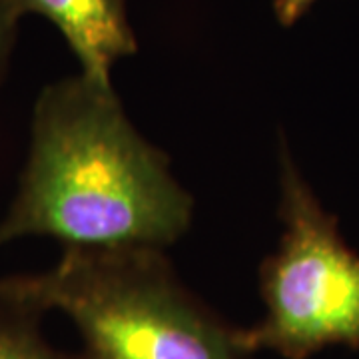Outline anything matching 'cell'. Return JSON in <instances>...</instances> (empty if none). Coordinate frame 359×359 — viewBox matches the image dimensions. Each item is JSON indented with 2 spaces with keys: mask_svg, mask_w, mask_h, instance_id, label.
Segmentation results:
<instances>
[{
  "mask_svg": "<svg viewBox=\"0 0 359 359\" xmlns=\"http://www.w3.org/2000/svg\"><path fill=\"white\" fill-rule=\"evenodd\" d=\"M192 214V196L134 128L112 82L80 72L40 92L0 245L46 236L65 248L164 250L188 231Z\"/></svg>",
  "mask_w": 359,
  "mask_h": 359,
  "instance_id": "1",
  "label": "cell"
},
{
  "mask_svg": "<svg viewBox=\"0 0 359 359\" xmlns=\"http://www.w3.org/2000/svg\"><path fill=\"white\" fill-rule=\"evenodd\" d=\"M0 299L58 309L84 341L80 359H254L231 327L184 287L162 250L65 248L42 273L0 280Z\"/></svg>",
  "mask_w": 359,
  "mask_h": 359,
  "instance_id": "2",
  "label": "cell"
},
{
  "mask_svg": "<svg viewBox=\"0 0 359 359\" xmlns=\"http://www.w3.org/2000/svg\"><path fill=\"white\" fill-rule=\"evenodd\" d=\"M280 190L282 240L259 268L266 313L242 330V344L252 353L268 349L285 359H308L327 346L358 349L359 254L344 242L337 219L323 210L285 144Z\"/></svg>",
  "mask_w": 359,
  "mask_h": 359,
  "instance_id": "3",
  "label": "cell"
},
{
  "mask_svg": "<svg viewBox=\"0 0 359 359\" xmlns=\"http://www.w3.org/2000/svg\"><path fill=\"white\" fill-rule=\"evenodd\" d=\"M25 14L56 26L80 62V72L112 82V68L138 50L126 0H18Z\"/></svg>",
  "mask_w": 359,
  "mask_h": 359,
  "instance_id": "4",
  "label": "cell"
},
{
  "mask_svg": "<svg viewBox=\"0 0 359 359\" xmlns=\"http://www.w3.org/2000/svg\"><path fill=\"white\" fill-rule=\"evenodd\" d=\"M40 313L0 299V359H80L46 344Z\"/></svg>",
  "mask_w": 359,
  "mask_h": 359,
  "instance_id": "5",
  "label": "cell"
},
{
  "mask_svg": "<svg viewBox=\"0 0 359 359\" xmlns=\"http://www.w3.org/2000/svg\"><path fill=\"white\" fill-rule=\"evenodd\" d=\"M22 16H25V11L18 0H0V80L4 76L8 60H11Z\"/></svg>",
  "mask_w": 359,
  "mask_h": 359,
  "instance_id": "6",
  "label": "cell"
},
{
  "mask_svg": "<svg viewBox=\"0 0 359 359\" xmlns=\"http://www.w3.org/2000/svg\"><path fill=\"white\" fill-rule=\"evenodd\" d=\"M313 2L316 0H276L273 13H276V18L280 20V25L292 26L308 13Z\"/></svg>",
  "mask_w": 359,
  "mask_h": 359,
  "instance_id": "7",
  "label": "cell"
}]
</instances>
